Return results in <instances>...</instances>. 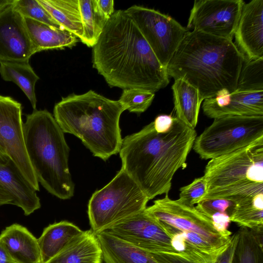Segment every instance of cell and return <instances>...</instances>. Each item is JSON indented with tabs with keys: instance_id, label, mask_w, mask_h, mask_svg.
<instances>
[{
	"instance_id": "cell-1",
	"label": "cell",
	"mask_w": 263,
	"mask_h": 263,
	"mask_svg": "<svg viewBox=\"0 0 263 263\" xmlns=\"http://www.w3.org/2000/svg\"><path fill=\"white\" fill-rule=\"evenodd\" d=\"M93 67L110 87L155 92L169 83L162 65L125 10L115 11L92 47Z\"/></svg>"
},
{
	"instance_id": "cell-2",
	"label": "cell",
	"mask_w": 263,
	"mask_h": 263,
	"mask_svg": "<svg viewBox=\"0 0 263 263\" xmlns=\"http://www.w3.org/2000/svg\"><path fill=\"white\" fill-rule=\"evenodd\" d=\"M197 133L176 117L171 129L159 133L153 122L122 139V167L148 199L168 194L176 172L185 166Z\"/></svg>"
},
{
	"instance_id": "cell-3",
	"label": "cell",
	"mask_w": 263,
	"mask_h": 263,
	"mask_svg": "<svg viewBox=\"0 0 263 263\" xmlns=\"http://www.w3.org/2000/svg\"><path fill=\"white\" fill-rule=\"evenodd\" d=\"M245 62L232 40L192 30L184 35L166 69L169 77L197 88L203 102L222 89L234 91Z\"/></svg>"
},
{
	"instance_id": "cell-4",
	"label": "cell",
	"mask_w": 263,
	"mask_h": 263,
	"mask_svg": "<svg viewBox=\"0 0 263 263\" xmlns=\"http://www.w3.org/2000/svg\"><path fill=\"white\" fill-rule=\"evenodd\" d=\"M125 110L119 100L90 90L63 98L54 105L53 117L64 133L74 135L94 156L106 161L119 153V121Z\"/></svg>"
},
{
	"instance_id": "cell-5",
	"label": "cell",
	"mask_w": 263,
	"mask_h": 263,
	"mask_svg": "<svg viewBox=\"0 0 263 263\" xmlns=\"http://www.w3.org/2000/svg\"><path fill=\"white\" fill-rule=\"evenodd\" d=\"M23 133L28 156L37 181L61 199L74 194V184L68 166L69 148L64 132L46 109L26 115Z\"/></svg>"
},
{
	"instance_id": "cell-6",
	"label": "cell",
	"mask_w": 263,
	"mask_h": 263,
	"mask_svg": "<svg viewBox=\"0 0 263 263\" xmlns=\"http://www.w3.org/2000/svg\"><path fill=\"white\" fill-rule=\"evenodd\" d=\"M203 177L208 186L203 199L222 198L234 203L263 193V138L210 159Z\"/></svg>"
},
{
	"instance_id": "cell-7",
	"label": "cell",
	"mask_w": 263,
	"mask_h": 263,
	"mask_svg": "<svg viewBox=\"0 0 263 263\" xmlns=\"http://www.w3.org/2000/svg\"><path fill=\"white\" fill-rule=\"evenodd\" d=\"M149 199L122 168L105 186L96 191L88 204V216L95 234L144 211Z\"/></svg>"
},
{
	"instance_id": "cell-8",
	"label": "cell",
	"mask_w": 263,
	"mask_h": 263,
	"mask_svg": "<svg viewBox=\"0 0 263 263\" xmlns=\"http://www.w3.org/2000/svg\"><path fill=\"white\" fill-rule=\"evenodd\" d=\"M263 138V116H228L214 119L195 140L193 148L201 159H212Z\"/></svg>"
},
{
	"instance_id": "cell-9",
	"label": "cell",
	"mask_w": 263,
	"mask_h": 263,
	"mask_svg": "<svg viewBox=\"0 0 263 263\" xmlns=\"http://www.w3.org/2000/svg\"><path fill=\"white\" fill-rule=\"evenodd\" d=\"M145 211L168 235L175 233L184 236L198 235L219 249L225 248L230 240L231 237L227 238L220 234L211 219L195 206L182 203L178 199H171L168 194L155 200Z\"/></svg>"
},
{
	"instance_id": "cell-10",
	"label": "cell",
	"mask_w": 263,
	"mask_h": 263,
	"mask_svg": "<svg viewBox=\"0 0 263 263\" xmlns=\"http://www.w3.org/2000/svg\"><path fill=\"white\" fill-rule=\"evenodd\" d=\"M125 11L133 19L159 61L166 68L189 30L171 16L153 9L134 5Z\"/></svg>"
},
{
	"instance_id": "cell-11",
	"label": "cell",
	"mask_w": 263,
	"mask_h": 263,
	"mask_svg": "<svg viewBox=\"0 0 263 263\" xmlns=\"http://www.w3.org/2000/svg\"><path fill=\"white\" fill-rule=\"evenodd\" d=\"M22 107L10 97L0 96V146L36 192L39 183L29 161L23 133Z\"/></svg>"
},
{
	"instance_id": "cell-12",
	"label": "cell",
	"mask_w": 263,
	"mask_h": 263,
	"mask_svg": "<svg viewBox=\"0 0 263 263\" xmlns=\"http://www.w3.org/2000/svg\"><path fill=\"white\" fill-rule=\"evenodd\" d=\"M245 3L242 0L195 1L186 28L232 40Z\"/></svg>"
},
{
	"instance_id": "cell-13",
	"label": "cell",
	"mask_w": 263,
	"mask_h": 263,
	"mask_svg": "<svg viewBox=\"0 0 263 263\" xmlns=\"http://www.w3.org/2000/svg\"><path fill=\"white\" fill-rule=\"evenodd\" d=\"M102 232L148 252L178 253L172 246L171 237L145 210Z\"/></svg>"
},
{
	"instance_id": "cell-14",
	"label": "cell",
	"mask_w": 263,
	"mask_h": 263,
	"mask_svg": "<svg viewBox=\"0 0 263 263\" xmlns=\"http://www.w3.org/2000/svg\"><path fill=\"white\" fill-rule=\"evenodd\" d=\"M202 108L212 119L228 116H263V90L239 88L230 92L227 89L205 99Z\"/></svg>"
},
{
	"instance_id": "cell-15",
	"label": "cell",
	"mask_w": 263,
	"mask_h": 263,
	"mask_svg": "<svg viewBox=\"0 0 263 263\" xmlns=\"http://www.w3.org/2000/svg\"><path fill=\"white\" fill-rule=\"evenodd\" d=\"M34 54L24 17L11 5L0 12V62L29 61Z\"/></svg>"
},
{
	"instance_id": "cell-16",
	"label": "cell",
	"mask_w": 263,
	"mask_h": 263,
	"mask_svg": "<svg viewBox=\"0 0 263 263\" xmlns=\"http://www.w3.org/2000/svg\"><path fill=\"white\" fill-rule=\"evenodd\" d=\"M234 36L245 61L263 58V0L244 4Z\"/></svg>"
},
{
	"instance_id": "cell-17",
	"label": "cell",
	"mask_w": 263,
	"mask_h": 263,
	"mask_svg": "<svg viewBox=\"0 0 263 263\" xmlns=\"http://www.w3.org/2000/svg\"><path fill=\"white\" fill-rule=\"evenodd\" d=\"M0 241L16 263H42L37 239L26 227L18 223L6 227Z\"/></svg>"
},
{
	"instance_id": "cell-18",
	"label": "cell",
	"mask_w": 263,
	"mask_h": 263,
	"mask_svg": "<svg viewBox=\"0 0 263 263\" xmlns=\"http://www.w3.org/2000/svg\"><path fill=\"white\" fill-rule=\"evenodd\" d=\"M0 185L13 197L12 205L21 208L25 216L41 208L36 192L23 178L11 160L6 164H0Z\"/></svg>"
},
{
	"instance_id": "cell-19",
	"label": "cell",
	"mask_w": 263,
	"mask_h": 263,
	"mask_svg": "<svg viewBox=\"0 0 263 263\" xmlns=\"http://www.w3.org/2000/svg\"><path fill=\"white\" fill-rule=\"evenodd\" d=\"M34 53L43 50L71 48L78 39L69 31L24 17Z\"/></svg>"
},
{
	"instance_id": "cell-20",
	"label": "cell",
	"mask_w": 263,
	"mask_h": 263,
	"mask_svg": "<svg viewBox=\"0 0 263 263\" xmlns=\"http://www.w3.org/2000/svg\"><path fill=\"white\" fill-rule=\"evenodd\" d=\"M95 234L105 263H158L149 252L104 232Z\"/></svg>"
},
{
	"instance_id": "cell-21",
	"label": "cell",
	"mask_w": 263,
	"mask_h": 263,
	"mask_svg": "<svg viewBox=\"0 0 263 263\" xmlns=\"http://www.w3.org/2000/svg\"><path fill=\"white\" fill-rule=\"evenodd\" d=\"M83 231L67 221L55 222L45 228L37 239L42 263L61 252Z\"/></svg>"
},
{
	"instance_id": "cell-22",
	"label": "cell",
	"mask_w": 263,
	"mask_h": 263,
	"mask_svg": "<svg viewBox=\"0 0 263 263\" xmlns=\"http://www.w3.org/2000/svg\"><path fill=\"white\" fill-rule=\"evenodd\" d=\"M102 252L92 231H83L69 245L46 263H102Z\"/></svg>"
},
{
	"instance_id": "cell-23",
	"label": "cell",
	"mask_w": 263,
	"mask_h": 263,
	"mask_svg": "<svg viewBox=\"0 0 263 263\" xmlns=\"http://www.w3.org/2000/svg\"><path fill=\"white\" fill-rule=\"evenodd\" d=\"M172 89L176 117L187 126L195 129L202 102L198 90L180 79L175 80Z\"/></svg>"
},
{
	"instance_id": "cell-24",
	"label": "cell",
	"mask_w": 263,
	"mask_h": 263,
	"mask_svg": "<svg viewBox=\"0 0 263 263\" xmlns=\"http://www.w3.org/2000/svg\"><path fill=\"white\" fill-rule=\"evenodd\" d=\"M65 30L80 40L83 33L78 0H37Z\"/></svg>"
},
{
	"instance_id": "cell-25",
	"label": "cell",
	"mask_w": 263,
	"mask_h": 263,
	"mask_svg": "<svg viewBox=\"0 0 263 263\" xmlns=\"http://www.w3.org/2000/svg\"><path fill=\"white\" fill-rule=\"evenodd\" d=\"M0 74L4 80L16 84L28 98L33 110L36 109L35 85L39 77L29 61L0 62Z\"/></svg>"
},
{
	"instance_id": "cell-26",
	"label": "cell",
	"mask_w": 263,
	"mask_h": 263,
	"mask_svg": "<svg viewBox=\"0 0 263 263\" xmlns=\"http://www.w3.org/2000/svg\"><path fill=\"white\" fill-rule=\"evenodd\" d=\"M231 263H263V228L240 227Z\"/></svg>"
},
{
	"instance_id": "cell-27",
	"label": "cell",
	"mask_w": 263,
	"mask_h": 263,
	"mask_svg": "<svg viewBox=\"0 0 263 263\" xmlns=\"http://www.w3.org/2000/svg\"><path fill=\"white\" fill-rule=\"evenodd\" d=\"M229 216L240 227L263 228V193L234 203Z\"/></svg>"
},
{
	"instance_id": "cell-28",
	"label": "cell",
	"mask_w": 263,
	"mask_h": 263,
	"mask_svg": "<svg viewBox=\"0 0 263 263\" xmlns=\"http://www.w3.org/2000/svg\"><path fill=\"white\" fill-rule=\"evenodd\" d=\"M83 33L81 41L92 47L97 43L108 20L98 15L93 10L92 0H78Z\"/></svg>"
},
{
	"instance_id": "cell-29",
	"label": "cell",
	"mask_w": 263,
	"mask_h": 263,
	"mask_svg": "<svg viewBox=\"0 0 263 263\" xmlns=\"http://www.w3.org/2000/svg\"><path fill=\"white\" fill-rule=\"evenodd\" d=\"M237 88L263 90V58L245 61L239 76Z\"/></svg>"
},
{
	"instance_id": "cell-30",
	"label": "cell",
	"mask_w": 263,
	"mask_h": 263,
	"mask_svg": "<svg viewBox=\"0 0 263 263\" xmlns=\"http://www.w3.org/2000/svg\"><path fill=\"white\" fill-rule=\"evenodd\" d=\"M12 6L24 17L64 29L37 0H14Z\"/></svg>"
},
{
	"instance_id": "cell-31",
	"label": "cell",
	"mask_w": 263,
	"mask_h": 263,
	"mask_svg": "<svg viewBox=\"0 0 263 263\" xmlns=\"http://www.w3.org/2000/svg\"><path fill=\"white\" fill-rule=\"evenodd\" d=\"M155 93L140 89H123L119 100L129 112L140 114L151 105Z\"/></svg>"
},
{
	"instance_id": "cell-32",
	"label": "cell",
	"mask_w": 263,
	"mask_h": 263,
	"mask_svg": "<svg viewBox=\"0 0 263 263\" xmlns=\"http://www.w3.org/2000/svg\"><path fill=\"white\" fill-rule=\"evenodd\" d=\"M207 187V183L203 176L195 178L191 183L180 189L178 200L182 203L194 206L204 198Z\"/></svg>"
},
{
	"instance_id": "cell-33",
	"label": "cell",
	"mask_w": 263,
	"mask_h": 263,
	"mask_svg": "<svg viewBox=\"0 0 263 263\" xmlns=\"http://www.w3.org/2000/svg\"><path fill=\"white\" fill-rule=\"evenodd\" d=\"M234 203L222 198L205 199L197 204L196 208L209 218L217 213H226L230 216Z\"/></svg>"
},
{
	"instance_id": "cell-34",
	"label": "cell",
	"mask_w": 263,
	"mask_h": 263,
	"mask_svg": "<svg viewBox=\"0 0 263 263\" xmlns=\"http://www.w3.org/2000/svg\"><path fill=\"white\" fill-rule=\"evenodd\" d=\"M210 219L212 221L215 229L223 236L229 238L232 232L228 230L229 223L231 222L230 216L226 213H217L213 214Z\"/></svg>"
},
{
	"instance_id": "cell-35",
	"label": "cell",
	"mask_w": 263,
	"mask_h": 263,
	"mask_svg": "<svg viewBox=\"0 0 263 263\" xmlns=\"http://www.w3.org/2000/svg\"><path fill=\"white\" fill-rule=\"evenodd\" d=\"M237 233L232 235L226 247L217 256L214 263H231L237 241Z\"/></svg>"
},
{
	"instance_id": "cell-36",
	"label": "cell",
	"mask_w": 263,
	"mask_h": 263,
	"mask_svg": "<svg viewBox=\"0 0 263 263\" xmlns=\"http://www.w3.org/2000/svg\"><path fill=\"white\" fill-rule=\"evenodd\" d=\"M94 11L100 16L108 20L114 12L112 0H92Z\"/></svg>"
},
{
	"instance_id": "cell-37",
	"label": "cell",
	"mask_w": 263,
	"mask_h": 263,
	"mask_svg": "<svg viewBox=\"0 0 263 263\" xmlns=\"http://www.w3.org/2000/svg\"><path fill=\"white\" fill-rule=\"evenodd\" d=\"M175 117L171 115H160L153 121L154 128L159 133H167L171 129Z\"/></svg>"
},
{
	"instance_id": "cell-38",
	"label": "cell",
	"mask_w": 263,
	"mask_h": 263,
	"mask_svg": "<svg viewBox=\"0 0 263 263\" xmlns=\"http://www.w3.org/2000/svg\"><path fill=\"white\" fill-rule=\"evenodd\" d=\"M14 198L11 195L0 185V206L5 204H13Z\"/></svg>"
},
{
	"instance_id": "cell-39",
	"label": "cell",
	"mask_w": 263,
	"mask_h": 263,
	"mask_svg": "<svg viewBox=\"0 0 263 263\" xmlns=\"http://www.w3.org/2000/svg\"><path fill=\"white\" fill-rule=\"evenodd\" d=\"M0 263H16L0 241Z\"/></svg>"
},
{
	"instance_id": "cell-40",
	"label": "cell",
	"mask_w": 263,
	"mask_h": 263,
	"mask_svg": "<svg viewBox=\"0 0 263 263\" xmlns=\"http://www.w3.org/2000/svg\"><path fill=\"white\" fill-rule=\"evenodd\" d=\"M10 160L4 149L0 146V164H6Z\"/></svg>"
},
{
	"instance_id": "cell-41",
	"label": "cell",
	"mask_w": 263,
	"mask_h": 263,
	"mask_svg": "<svg viewBox=\"0 0 263 263\" xmlns=\"http://www.w3.org/2000/svg\"><path fill=\"white\" fill-rule=\"evenodd\" d=\"M14 0H0V12L11 6Z\"/></svg>"
}]
</instances>
